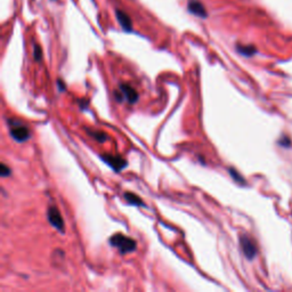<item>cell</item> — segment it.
Returning <instances> with one entry per match:
<instances>
[{"label":"cell","mask_w":292,"mask_h":292,"mask_svg":"<svg viewBox=\"0 0 292 292\" xmlns=\"http://www.w3.org/2000/svg\"><path fill=\"white\" fill-rule=\"evenodd\" d=\"M108 242L112 247L117 248L121 254L134 252L137 247L136 241H135V240H133L129 236L123 235V234H114V235L110 239Z\"/></svg>","instance_id":"1"},{"label":"cell","mask_w":292,"mask_h":292,"mask_svg":"<svg viewBox=\"0 0 292 292\" xmlns=\"http://www.w3.org/2000/svg\"><path fill=\"white\" fill-rule=\"evenodd\" d=\"M10 136L19 143H23L30 138V130L21 122L10 120Z\"/></svg>","instance_id":"2"},{"label":"cell","mask_w":292,"mask_h":292,"mask_svg":"<svg viewBox=\"0 0 292 292\" xmlns=\"http://www.w3.org/2000/svg\"><path fill=\"white\" fill-rule=\"evenodd\" d=\"M116 96L119 102H122L123 98H126L130 104H135L138 101V93L132 86L124 83L120 85V92H116Z\"/></svg>","instance_id":"3"},{"label":"cell","mask_w":292,"mask_h":292,"mask_svg":"<svg viewBox=\"0 0 292 292\" xmlns=\"http://www.w3.org/2000/svg\"><path fill=\"white\" fill-rule=\"evenodd\" d=\"M47 219L51 226L56 228L57 231L61 233H64V222L63 218L61 216V212L59 211L56 207H49L48 211H47Z\"/></svg>","instance_id":"4"},{"label":"cell","mask_w":292,"mask_h":292,"mask_svg":"<svg viewBox=\"0 0 292 292\" xmlns=\"http://www.w3.org/2000/svg\"><path fill=\"white\" fill-rule=\"evenodd\" d=\"M102 159L103 161H105V162L111 167L113 170H116V171H121L123 168H126L127 167V161L119 155L118 156L103 155Z\"/></svg>","instance_id":"5"},{"label":"cell","mask_w":292,"mask_h":292,"mask_svg":"<svg viewBox=\"0 0 292 292\" xmlns=\"http://www.w3.org/2000/svg\"><path fill=\"white\" fill-rule=\"evenodd\" d=\"M240 242H241L242 251L244 256H246V258L250 260L253 259L256 257V254H257V248H256L254 243L248 236H242L240 239Z\"/></svg>","instance_id":"6"},{"label":"cell","mask_w":292,"mask_h":292,"mask_svg":"<svg viewBox=\"0 0 292 292\" xmlns=\"http://www.w3.org/2000/svg\"><path fill=\"white\" fill-rule=\"evenodd\" d=\"M187 9H189L190 13L195 15V16L197 17L206 19L208 16L205 6H203L199 0H189V4H187Z\"/></svg>","instance_id":"7"},{"label":"cell","mask_w":292,"mask_h":292,"mask_svg":"<svg viewBox=\"0 0 292 292\" xmlns=\"http://www.w3.org/2000/svg\"><path fill=\"white\" fill-rule=\"evenodd\" d=\"M116 16L118 19V22L121 25V28L126 31V32H130V31L133 30V23H132V20H130L129 15L126 14L122 10L117 9L116 10Z\"/></svg>","instance_id":"8"},{"label":"cell","mask_w":292,"mask_h":292,"mask_svg":"<svg viewBox=\"0 0 292 292\" xmlns=\"http://www.w3.org/2000/svg\"><path fill=\"white\" fill-rule=\"evenodd\" d=\"M124 199H126L127 203L132 206H136V207H145L143 200L136 194H134L132 192H126L124 193Z\"/></svg>","instance_id":"9"},{"label":"cell","mask_w":292,"mask_h":292,"mask_svg":"<svg viewBox=\"0 0 292 292\" xmlns=\"http://www.w3.org/2000/svg\"><path fill=\"white\" fill-rule=\"evenodd\" d=\"M236 50L239 51L240 54L243 55V56H253L256 53H257V49H256V47L251 46V45H248V46H243V45H236Z\"/></svg>","instance_id":"10"},{"label":"cell","mask_w":292,"mask_h":292,"mask_svg":"<svg viewBox=\"0 0 292 292\" xmlns=\"http://www.w3.org/2000/svg\"><path fill=\"white\" fill-rule=\"evenodd\" d=\"M88 134H89L93 138H95L97 142H100V143H104L107 140V135L103 132H93L92 130V132H88Z\"/></svg>","instance_id":"11"},{"label":"cell","mask_w":292,"mask_h":292,"mask_svg":"<svg viewBox=\"0 0 292 292\" xmlns=\"http://www.w3.org/2000/svg\"><path fill=\"white\" fill-rule=\"evenodd\" d=\"M33 57L35 61H40L41 57H43V51H41V48L38 45L33 46Z\"/></svg>","instance_id":"12"},{"label":"cell","mask_w":292,"mask_h":292,"mask_svg":"<svg viewBox=\"0 0 292 292\" xmlns=\"http://www.w3.org/2000/svg\"><path fill=\"white\" fill-rule=\"evenodd\" d=\"M10 173H12V170L9 169V167H7L5 163H2V166H0V174H2V176L7 177L10 175Z\"/></svg>","instance_id":"13"},{"label":"cell","mask_w":292,"mask_h":292,"mask_svg":"<svg viewBox=\"0 0 292 292\" xmlns=\"http://www.w3.org/2000/svg\"><path fill=\"white\" fill-rule=\"evenodd\" d=\"M229 173H231V176H232L233 178L235 179V180H238V181H240V182H244V179L242 178V177H240L239 173H236V171L234 170L233 168H229Z\"/></svg>","instance_id":"14"},{"label":"cell","mask_w":292,"mask_h":292,"mask_svg":"<svg viewBox=\"0 0 292 292\" xmlns=\"http://www.w3.org/2000/svg\"><path fill=\"white\" fill-rule=\"evenodd\" d=\"M57 85H59V87H60V92H64L66 89L65 85H63V82H62L61 80H59V82H57Z\"/></svg>","instance_id":"15"}]
</instances>
